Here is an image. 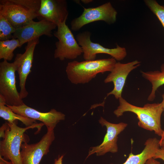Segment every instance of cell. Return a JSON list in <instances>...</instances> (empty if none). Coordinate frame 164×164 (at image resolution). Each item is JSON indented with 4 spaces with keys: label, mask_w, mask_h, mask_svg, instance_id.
I'll return each instance as SVG.
<instances>
[{
    "label": "cell",
    "mask_w": 164,
    "mask_h": 164,
    "mask_svg": "<svg viewBox=\"0 0 164 164\" xmlns=\"http://www.w3.org/2000/svg\"><path fill=\"white\" fill-rule=\"evenodd\" d=\"M16 29L5 16L0 14V41L12 39Z\"/></svg>",
    "instance_id": "cell-20"
},
{
    "label": "cell",
    "mask_w": 164,
    "mask_h": 164,
    "mask_svg": "<svg viewBox=\"0 0 164 164\" xmlns=\"http://www.w3.org/2000/svg\"><path fill=\"white\" fill-rule=\"evenodd\" d=\"M161 137V138L159 140L160 147L161 148H164V130H163L162 134Z\"/></svg>",
    "instance_id": "cell-26"
},
{
    "label": "cell",
    "mask_w": 164,
    "mask_h": 164,
    "mask_svg": "<svg viewBox=\"0 0 164 164\" xmlns=\"http://www.w3.org/2000/svg\"><path fill=\"white\" fill-rule=\"evenodd\" d=\"M93 1L92 0H82L81 2L85 4H87L91 2H92Z\"/></svg>",
    "instance_id": "cell-28"
},
{
    "label": "cell",
    "mask_w": 164,
    "mask_h": 164,
    "mask_svg": "<svg viewBox=\"0 0 164 164\" xmlns=\"http://www.w3.org/2000/svg\"><path fill=\"white\" fill-rule=\"evenodd\" d=\"M154 159H160L164 161V148H160L153 158Z\"/></svg>",
    "instance_id": "cell-23"
},
{
    "label": "cell",
    "mask_w": 164,
    "mask_h": 164,
    "mask_svg": "<svg viewBox=\"0 0 164 164\" xmlns=\"http://www.w3.org/2000/svg\"><path fill=\"white\" fill-rule=\"evenodd\" d=\"M146 5L156 16L164 28V6L160 5L154 0H145Z\"/></svg>",
    "instance_id": "cell-21"
},
{
    "label": "cell",
    "mask_w": 164,
    "mask_h": 164,
    "mask_svg": "<svg viewBox=\"0 0 164 164\" xmlns=\"http://www.w3.org/2000/svg\"><path fill=\"white\" fill-rule=\"evenodd\" d=\"M91 35L90 32L85 31L76 36L77 41L82 48L85 60H95L97 55L99 53L109 55L118 61L123 60L126 56L127 53L125 48L118 45L114 48L104 47L99 43L92 42L91 40Z\"/></svg>",
    "instance_id": "cell-8"
},
{
    "label": "cell",
    "mask_w": 164,
    "mask_h": 164,
    "mask_svg": "<svg viewBox=\"0 0 164 164\" xmlns=\"http://www.w3.org/2000/svg\"><path fill=\"white\" fill-rule=\"evenodd\" d=\"M41 0H0V14L16 29L39 17Z\"/></svg>",
    "instance_id": "cell-2"
},
{
    "label": "cell",
    "mask_w": 164,
    "mask_h": 164,
    "mask_svg": "<svg viewBox=\"0 0 164 164\" xmlns=\"http://www.w3.org/2000/svg\"><path fill=\"white\" fill-rule=\"evenodd\" d=\"M66 21L58 24L57 30L53 33L54 36L58 39L55 43L54 56L61 61L75 59L83 53L82 48L66 25Z\"/></svg>",
    "instance_id": "cell-5"
},
{
    "label": "cell",
    "mask_w": 164,
    "mask_h": 164,
    "mask_svg": "<svg viewBox=\"0 0 164 164\" xmlns=\"http://www.w3.org/2000/svg\"><path fill=\"white\" fill-rule=\"evenodd\" d=\"M0 117L12 123L19 120L26 127L31 126L36 123V120L23 117L14 112L6 105L4 98L0 95Z\"/></svg>",
    "instance_id": "cell-17"
},
{
    "label": "cell",
    "mask_w": 164,
    "mask_h": 164,
    "mask_svg": "<svg viewBox=\"0 0 164 164\" xmlns=\"http://www.w3.org/2000/svg\"><path fill=\"white\" fill-rule=\"evenodd\" d=\"M159 141L156 138H149L145 143V147L142 151L136 155L131 153L123 164H145L148 160L154 157L160 148Z\"/></svg>",
    "instance_id": "cell-16"
},
{
    "label": "cell",
    "mask_w": 164,
    "mask_h": 164,
    "mask_svg": "<svg viewBox=\"0 0 164 164\" xmlns=\"http://www.w3.org/2000/svg\"><path fill=\"white\" fill-rule=\"evenodd\" d=\"M9 127L5 132V136L0 142V155L12 164H22L20 155L21 146L24 142H28L25 132L28 129L36 128L39 131L44 124L35 123L24 128L17 125V121L12 123L8 122Z\"/></svg>",
    "instance_id": "cell-4"
},
{
    "label": "cell",
    "mask_w": 164,
    "mask_h": 164,
    "mask_svg": "<svg viewBox=\"0 0 164 164\" xmlns=\"http://www.w3.org/2000/svg\"><path fill=\"white\" fill-rule=\"evenodd\" d=\"M57 27L56 24L44 19L38 22L33 21L27 25L16 29L13 38L19 40L21 47L24 43L39 39L43 35L51 36L52 31Z\"/></svg>",
    "instance_id": "cell-14"
},
{
    "label": "cell",
    "mask_w": 164,
    "mask_h": 164,
    "mask_svg": "<svg viewBox=\"0 0 164 164\" xmlns=\"http://www.w3.org/2000/svg\"><path fill=\"white\" fill-rule=\"evenodd\" d=\"M16 67L13 63L3 60L0 63V95L6 105L18 106L24 104L16 86Z\"/></svg>",
    "instance_id": "cell-6"
},
{
    "label": "cell",
    "mask_w": 164,
    "mask_h": 164,
    "mask_svg": "<svg viewBox=\"0 0 164 164\" xmlns=\"http://www.w3.org/2000/svg\"><path fill=\"white\" fill-rule=\"evenodd\" d=\"M69 14L65 0H41L39 17L56 24L66 21Z\"/></svg>",
    "instance_id": "cell-15"
},
{
    "label": "cell",
    "mask_w": 164,
    "mask_h": 164,
    "mask_svg": "<svg viewBox=\"0 0 164 164\" xmlns=\"http://www.w3.org/2000/svg\"><path fill=\"white\" fill-rule=\"evenodd\" d=\"M141 62L137 60L125 63L116 62L114 66L104 80L105 83L112 82L114 88L107 94L104 100L109 96L113 95L116 99H118L122 97V93L127 78L132 70L141 65Z\"/></svg>",
    "instance_id": "cell-13"
},
{
    "label": "cell",
    "mask_w": 164,
    "mask_h": 164,
    "mask_svg": "<svg viewBox=\"0 0 164 164\" xmlns=\"http://www.w3.org/2000/svg\"><path fill=\"white\" fill-rule=\"evenodd\" d=\"M119 105L113 112L117 117L122 116L126 112L135 114L138 120L140 127L161 136L163 130L161 125V116L163 111L162 103H147L143 107L133 105L121 97L118 99Z\"/></svg>",
    "instance_id": "cell-1"
},
{
    "label": "cell",
    "mask_w": 164,
    "mask_h": 164,
    "mask_svg": "<svg viewBox=\"0 0 164 164\" xmlns=\"http://www.w3.org/2000/svg\"><path fill=\"white\" fill-rule=\"evenodd\" d=\"M162 101L161 103H162V105L163 108V111H164V94H162Z\"/></svg>",
    "instance_id": "cell-29"
},
{
    "label": "cell",
    "mask_w": 164,
    "mask_h": 164,
    "mask_svg": "<svg viewBox=\"0 0 164 164\" xmlns=\"http://www.w3.org/2000/svg\"><path fill=\"white\" fill-rule=\"evenodd\" d=\"M145 164H161L160 162L154 159L153 158H151L147 160Z\"/></svg>",
    "instance_id": "cell-24"
},
{
    "label": "cell",
    "mask_w": 164,
    "mask_h": 164,
    "mask_svg": "<svg viewBox=\"0 0 164 164\" xmlns=\"http://www.w3.org/2000/svg\"><path fill=\"white\" fill-rule=\"evenodd\" d=\"M117 12L110 2L94 8H84L79 17L71 22V29L77 31L85 25L95 21H102L111 24L115 22Z\"/></svg>",
    "instance_id": "cell-7"
},
{
    "label": "cell",
    "mask_w": 164,
    "mask_h": 164,
    "mask_svg": "<svg viewBox=\"0 0 164 164\" xmlns=\"http://www.w3.org/2000/svg\"><path fill=\"white\" fill-rule=\"evenodd\" d=\"M20 47V42L16 39L0 41V59L8 61L11 60L14 56V51Z\"/></svg>",
    "instance_id": "cell-19"
},
{
    "label": "cell",
    "mask_w": 164,
    "mask_h": 164,
    "mask_svg": "<svg viewBox=\"0 0 164 164\" xmlns=\"http://www.w3.org/2000/svg\"><path fill=\"white\" fill-rule=\"evenodd\" d=\"M0 164H12V162H8L7 160L4 159L0 155Z\"/></svg>",
    "instance_id": "cell-27"
},
{
    "label": "cell",
    "mask_w": 164,
    "mask_h": 164,
    "mask_svg": "<svg viewBox=\"0 0 164 164\" xmlns=\"http://www.w3.org/2000/svg\"><path fill=\"white\" fill-rule=\"evenodd\" d=\"M160 68V71L141 72L142 77L149 80L152 85V91L147 98L149 101H152L155 99L156 91L164 84V63L161 65Z\"/></svg>",
    "instance_id": "cell-18"
},
{
    "label": "cell",
    "mask_w": 164,
    "mask_h": 164,
    "mask_svg": "<svg viewBox=\"0 0 164 164\" xmlns=\"http://www.w3.org/2000/svg\"><path fill=\"white\" fill-rule=\"evenodd\" d=\"M116 63V60L112 57L81 62L74 60L68 63L66 72L68 79L72 83L85 84L98 73L110 72Z\"/></svg>",
    "instance_id": "cell-3"
},
{
    "label": "cell",
    "mask_w": 164,
    "mask_h": 164,
    "mask_svg": "<svg viewBox=\"0 0 164 164\" xmlns=\"http://www.w3.org/2000/svg\"><path fill=\"white\" fill-rule=\"evenodd\" d=\"M63 156V155L59 156L57 159H55L54 164H63L62 161Z\"/></svg>",
    "instance_id": "cell-25"
},
{
    "label": "cell",
    "mask_w": 164,
    "mask_h": 164,
    "mask_svg": "<svg viewBox=\"0 0 164 164\" xmlns=\"http://www.w3.org/2000/svg\"><path fill=\"white\" fill-rule=\"evenodd\" d=\"M6 105L16 114L41 121L45 125L47 130H54L58 123L65 118L64 114L55 109H52L48 112H43L31 108L24 103L18 106Z\"/></svg>",
    "instance_id": "cell-12"
},
{
    "label": "cell",
    "mask_w": 164,
    "mask_h": 164,
    "mask_svg": "<svg viewBox=\"0 0 164 164\" xmlns=\"http://www.w3.org/2000/svg\"><path fill=\"white\" fill-rule=\"evenodd\" d=\"M9 127L8 122H6L0 128V137L4 138L5 136V132Z\"/></svg>",
    "instance_id": "cell-22"
},
{
    "label": "cell",
    "mask_w": 164,
    "mask_h": 164,
    "mask_svg": "<svg viewBox=\"0 0 164 164\" xmlns=\"http://www.w3.org/2000/svg\"><path fill=\"white\" fill-rule=\"evenodd\" d=\"M98 121L102 126L106 127L107 132L101 144L90 149L87 158L95 153L97 156H100L108 152L112 153L117 152L118 135L128 125L127 123L123 122L117 124L111 123L102 117H101Z\"/></svg>",
    "instance_id": "cell-9"
},
{
    "label": "cell",
    "mask_w": 164,
    "mask_h": 164,
    "mask_svg": "<svg viewBox=\"0 0 164 164\" xmlns=\"http://www.w3.org/2000/svg\"><path fill=\"white\" fill-rule=\"evenodd\" d=\"M39 43V39L27 43L25 52L23 53L16 54L13 62L19 75V93L22 99L26 97L28 93L26 84L27 78L31 72L33 60L34 51L36 46Z\"/></svg>",
    "instance_id": "cell-11"
},
{
    "label": "cell",
    "mask_w": 164,
    "mask_h": 164,
    "mask_svg": "<svg viewBox=\"0 0 164 164\" xmlns=\"http://www.w3.org/2000/svg\"><path fill=\"white\" fill-rule=\"evenodd\" d=\"M55 139L54 130H47L38 142L30 144L27 142L23 143L20 151L22 164H39L43 157L49 152Z\"/></svg>",
    "instance_id": "cell-10"
}]
</instances>
